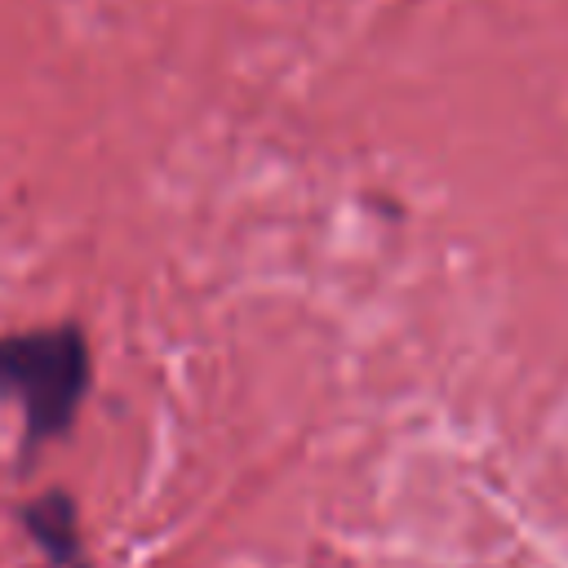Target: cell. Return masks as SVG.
I'll return each instance as SVG.
<instances>
[{
    "mask_svg": "<svg viewBox=\"0 0 568 568\" xmlns=\"http://www.w3.org/2000/svg\"><path fill=\"white\" fill-rule=\"evenodd\" d=\"M27 524H31V532L49 546L53 559H75V510H71V501H67L62 493L40 497V501L27 510Z\"/></svg>",
    "mask_w": 568,
    "mask_h": 568,
    "instance_id": "7a4b0ae2",
    "label": "cell"
},
{
    "mask_svg": "<svg viewBox=\"0 0 568 568\" xmlns=\"http://www.w3.org/2000/svg\"><path fill=\"white\" fill-rule=\"evenodd\" d=\"M89 390V346L80 328L53 324L0 337V395L18 404L27 444H49L71 430Z\"/></svg>",
    "mask_w": 568,
    "mask_h": 568,
    "instance_id": "6da1fadb",
    "label": "cell"
}]
</instances>
